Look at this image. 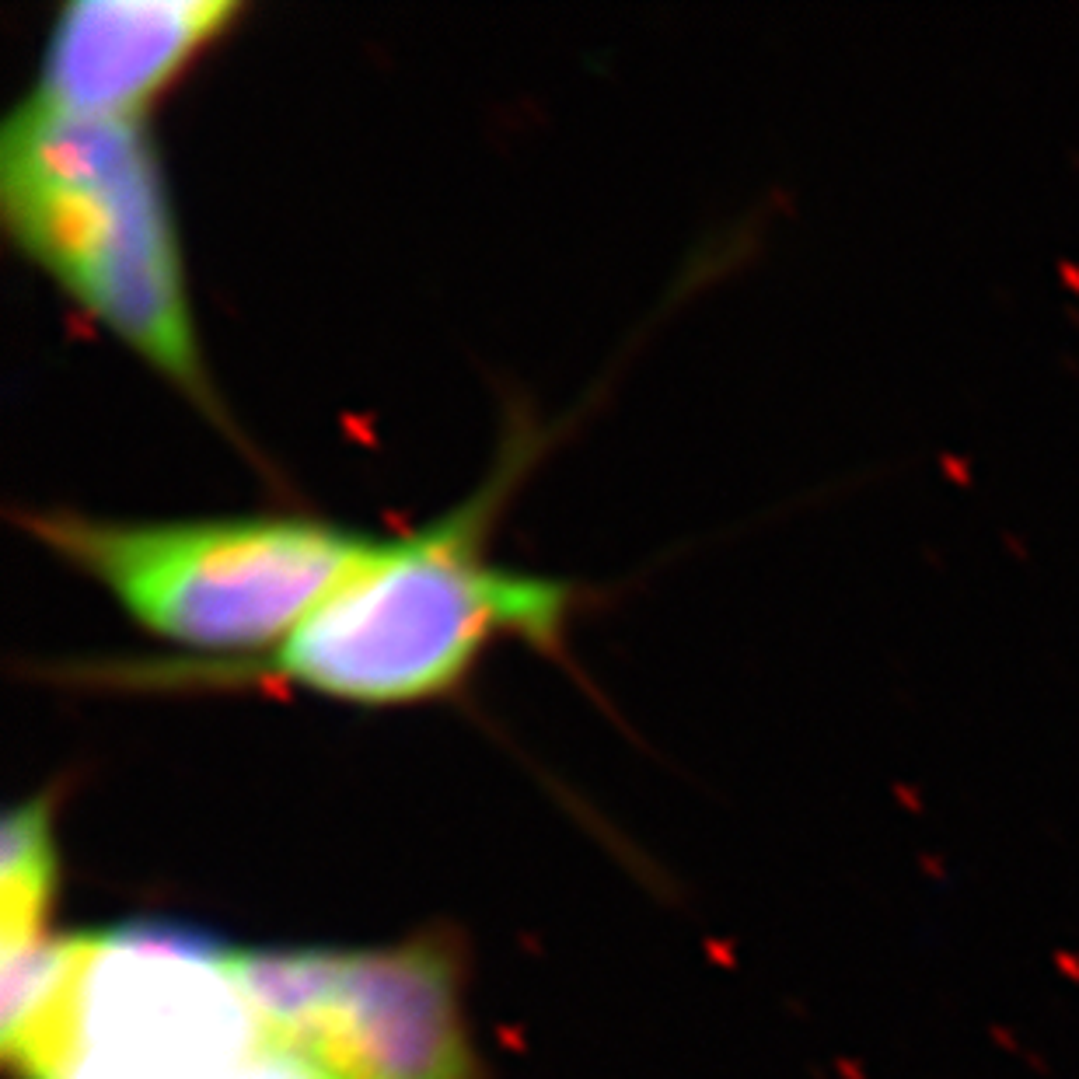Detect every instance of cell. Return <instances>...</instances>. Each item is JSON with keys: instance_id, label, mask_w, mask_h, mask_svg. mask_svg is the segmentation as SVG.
<instances>
[{"instance_id": "obj_1", "label": "cell", "mask_w": 1079, "mask_h": 1079, "mask_svg": "<svg viewBox=\"0 0 1079 1079\" xmlns=\"http://www.w3.org/2000/svg\"><path fill=\"white\" fill-rule=\"evenodd\" d=\"M514 479L503 465L479 496L378 552L329 591L273 650L245 660H133L88 667L109 685H287L350 706H413L458 692L503 640L556 653L580 594L486 556V528Z\"/></svg>"}, {"instance_id": "obj_2", "label": "cell", "mask_w": 1079, "mask_h": 1079, "mask_svg": "<svg viewBox=\"0 0 1079 1079\" xmlns=\"http://www.w3.org/2000/svg\"><path fill=\"white\" fill-rule=\"evenodd\" d=\"M21 1079H332L262 1006L241 947L175 926L53 940L4 968Z\"/></svg>"}, {"instance_id": "obj_3", "label": "cell", "mask_w": 1079, "mask_h": 1079, "mask_svg": "<svg viewBox=\"0 0 1079 1079\" xmlns=\"http://www.w3.org/2000/svg\"><path fill=\"white\" fill-rule=\"evenodd\" d=\"M0 217L39 273L217 420L172 196L144 119L77 116L25 95L0 130Z\"/></svg>"}, {"instance_id": "obj_4", "label": "cell", "mask_w": 1079, "mask_h": 1079, "mask_svg": "<svg viewBox=\"0 0 1079 1079\" xmlns=\"http://www.w3.org/2000/svg\"><path fill=\"white\" fill-rule=\"evenodd\" d=\"M25 531L154 640L245 660L283 643L381 538L311 517L112 521L32 510Z\"/></svg>"}, {"instance_id": "obj_5", "label": "cell", "mask_w": 1079, "mask_h": 1079, "mask_svg": "<svg viewBox=\"0 0 1079 1079\" xmlns=\"http://www.w3.org/2000/svg\"><path fill=\"white\" fill-rule=\"evenodd\" d=\"M255 996L332 1079H482L447 947L241 950Z\"/></svg>"}, {"instance_id": "obj_6", "label": "cell", "mask_w": 1079, "mask_h": 1079, "mask_svg": "<svg viewBox=\"0 0 1079 1079\" xmlns=\"http://www.w3.org/2000/svg\"><path fill=\"white\" fill-rule=\"evenodd\" d=\"M238 0H74L53 14L32 95L77 116L144 119L238 21Z\"/></svg>"}, {"instance_id": "obj_7", "label": "cell", "mask_w": 1079, "mask_h": 1079, "mask_svg": "<svg viewBox=\"0 0 1079 1079\" xmlns=\"http://www.w3.org/2000/svg\"><path fill=\"white\" fill-rule=\"evenodd\" d=\"M56 807L49 793L28 797L14 804L0 832V950L4 968L28 961L53 943L56 877H60V853H56Z\"/></svg>"}]
</instances>
